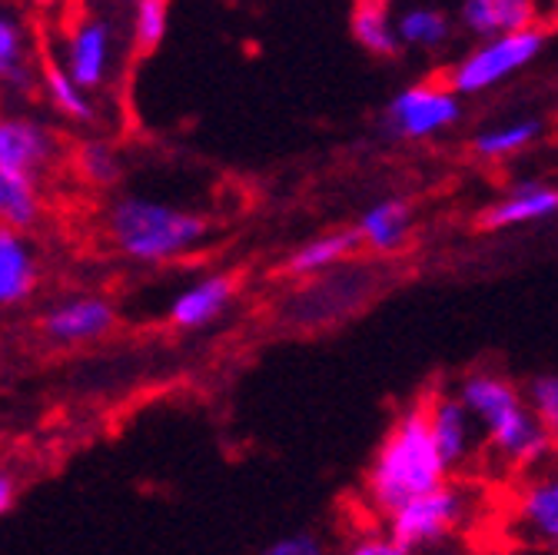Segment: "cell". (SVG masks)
Instances as JSON below:
<instances>
[{"mask_svg": "<svg viewBox=\"0 0 558 555\" xmlns=\"http://www.w3.org/2000/svg\"><path fill=\"white\" fill-rule=\"evenodd\" d=\"M436 446L452 475H482V433L452 383L436 386L423 396Z\"/></svg>", "mask_w": 558, "mask_h": 555, "instance_id": "30bf717a", "label": "cell"}, {"mask_svg": "<svg viewBox=\"0 0 558 555\" xmlns=\"http://www.w3.org/2000/svg\"><path fill=\"white\" fill-rule=\"evenodd\" d=\"M545 47V27L522 31V34H502V37H485L475 40L462 57H456L446 71V84L459 97H478L502 84H509L515 74L542 53Z\"/></svg>", "mask_w": 558, "mask_h": 555, "instance_id": "5b68a950", "label": "cell"}, {"mask_svg": "<svg viewBox=\"0 0 558 555\" xmlns=\"http://www.w3.org/2000/svg\"><path fill=\"white\" fill-rule=\"evenodd\" d=\"M488 512V490L478 475H449L436 490L396 509L383 526L418 555H442L462 545Z\"/></svg>", "mask_w": 558, "mask_h": 555, "instance_id": "277c9868", "label": "cell"}, {"mask_svg": "<svg viewBox=\"0 0 558 555\" xmlns=\"http://www.w3.org/2000/svg\"><path fill=\"white\" fill-rule=\"evenodd\" d=\"M44 214H47L44 186L0 170V227L31 233L44 224Z\"/></svg>", "mask_w": 558, "mask_h": 555, "instance_id": "7402d4cb", "label": "cell"}, {"mask_svg": "<svg viewBox=\"0 0 558 555\" xmlns=\"http://www.w3.org/2000/svg\"><path fill=\"white\" fill-rule=\"evenodd\" d=\"M502 522L506 539H519L545 552L558 548V456L509 482Z\"/></svg>", "mask_w": 558, "mask_h": 555, "instance_id": "8992f818", "label": "cell"}, {"mask_svg": "<svg viewBox=\"0 0 558 555\" xmlns=\"http://www.w3.org/2000/svg\"><path fill=\"white\" fill-rule=\"evenodd\" d=\"M17 503V479L0 469V516H8Z\"/></svg>", "mask_w": 558, "mask_h": 555, "instance_id": "f546056e", "label": "cell"}, {"mask_svg": "<svg viewBox=\"0 0 558 555\" xmlns=\"http://www.w3.org/2000/svg\"><path fill=\"white\" fill-rule=\"evenodd\" d=\"M396 37L399 47L436 53L452 40V21L433 4H405L396 11Z\"/></svg>", "mask_w": 558, "mask_h": 555, "instance_id": "ffe728a7", "label": "cell"}, {"mask_svg": "<svg viewBox=\"0 0 558 555\" xmlns=\"http://www.w3.org/2000/svg\"><path fill=\"white\" fill-rule=\"evenodd\" d=\"M70 167L74 173L94 186V190H113L123 177V160L117 154V147L110 141H100V136H87L74 150H70Z\"/></svg>", "mask_w": 558, "mask_h": 555, "instance_id": "cb8c5ba5", "label": "cell"}, {"mask_svg": "<svg viewBox=\"0 0 558 555\" xmlns=\"http://www.w3.org/2000/svg\"><path fill=\"white\" fill-rule=\"evenodd\" d=\"M449 475L452 472L436 446L426 402L418 396L415 402L396 412V420L373 449V459L360 485V512L363 519L383 522L415 496L442 485Z\"/></svg>", "mask_w": 558, "mask_h": 555, "instance_id": "7a4b0ae2", "label": "cell"}, {"mask_svg": "<svg viewBox=\"0 0 558 555\" xmlns=\"http://www.w3.org/2000/svg\"><path fill=\"white\" fill-rule=\"evenodd\" d=\"M551 555H558V548H555V552H551Z\"/></svg>", "mask_w": 558, "mask_h": 555, "instance_id": "d6a6232c", "label": "cell"}, {"mask_svg": "<svg viewBox=\"0 0 558 555\" xmlns=\"http://www.w3.org/2000/svg\"><path fill=\"white\" fill-rule=\"evenodd\" d=\"M525 399H529L532 412L538 415L542 430L548 433V439L558 453V370L532 376L525 386Z\"/></svg>", "mask_w": 558, "mask_h": 555, "instance_id": "4316f807", "label": "cell"}, {"mask_svg": "<svg viewBox=\"0 0 558 555\" xmlns=\"http://www.w3.org/2000/svg\"><path fill=\"white\" fill-rule=\"evenodd\" d=\"M40 91H44L47 107L57 117L77 123V126H94L97 123L100 110L94 104V94H87L74 77H70L60 67V60H47L40 67Z\"/></svg>", "mask_w": 558, "mask_h": 555, "instance_id": "d6986e66", "label": "cell"}, {"mask_svg": "<svg viewBox=\"0 0 558 555\" xmlns=\"http://www.w3.org/2000/svg\"><path fill=\"white\" fill-rule=\"evenodd\" d=\"M542 133V123L532 120V117H522V120H506V123H496V126H485L475 133L472 141V150L478 160H488V164H502V160H512L519 157L522 150H529Z\"/></svg>", "mask_w": 558, "mask_h": 555, "instance_id": "603a6c76", "label": "cell"}, {"mask_svg": "<svg viewBox=\"0 0 558 555\" xmlns=\"http://www.w3.org/2000/svg\"><path fill=\"white\" fill-rule=\"evenodd\" d=\"M356 253H360L356 230H329L300 243L287 260V273L293 280H306V283L323 280V276L342 269L345 263H353Z\"/></svg>", "mask_w": 558, "mask_h": 555, "instance_id": "ac0fdd59", "label": "cell"}, {"mask_svg": "<svg viewBox=\"0 0 558 555\" xmlns=\"http://www.w3.org/2000/svg\"><path fill=\"white\" fill-rule=\"evenodd\" d=\"M120 323V313L113 300L100 293H74V297H60L44 306L37 316V329L50 346L60 350H77V346H90L107 339Z\"/></svg>", "mask_w": 558, "mask_h": 555, "instance_id": "8fae6325", "label": "cell"}, {"mask_svg": "<svg viewBox=\"0 0 558 555\" xmlns=\"http://www.w3.org/2000/svg\"><path fill=\"white\" fill-rule=\"evenodd\" d=\"M462 117V97L446 81H423L402 87L386 107V130L399 141L423 144L452 130Z\"/></svg>", "mask_w": 558, "mask_h": 555, "instance_id": "ba28073f", "label": "cell"}, {"mask_svg": "<svg viewBox=\"0 0 558 555\" xmlns=\"http://www.w3.org/2000/svg\"><path fill=\"white\" fill-rule=\"evenodd\" d=\"M482 433V475L515 482L555 459V446L532 412L525 389L499 370H469L452 383Z\"/></svg>", "mask_w": 558, "mask_h": 555, "instance_id": "6da1fadb", "label": "cell"}, {"mask_svg": "<svg viewBox=\"0 0 558 555\" xmlns=\"http://www.w3.org/2000/svg\"><path fill=\"white\" fill-rule=\"evenodd\" d=\"M459 24L475 40L538 31L548 24L545 8L538 0H462Z\"/></svg>", "mask_w": 558, "mask_h": 555, "instance_id": "5bb4252c", "label": "cell"}, {"mask_svg": "<svg viewBox=\"0 0 558 555\" xmlns=\"http://www.w3.org/2000/svg\"><path fill=\"white\" fill-rule=\"evenodd\" d=\"M236 280L230 273H206L196 276L186 287H180L167 306V323L180 333H199L220 323L233 300H236Z\"/></svg>", "mask_w": 558, "mask_h": 555, "instance_id": "7c38bea8", "label": "cell"}, {"mask_svg": "<svg viewBox=\"0 0 558 555\" xmlns=\"http://www.w3.org/2000/svg\"><path fill=\"white\" fill-rule=\"evenodd\" d=\"M40 290V253L31 233L0 227V313L31 303Z\"/></svg>", "mask_w": 558, "mask_h": 555, "instance_id": "9a60e30c", "label": "cell"}, {"mask_svg": "<svg viewBox=\"0 0 558 555\" xmlns=\"http://www.w3.org/2000/svg\"><path fill=\"white\" fill-rule=\"evenodd\" d=\"M263 555H326V545L313 532H287V535L272 539L263 548Z\"/></svg>", "mask_w": 558, "mask_h": 555, "instance_id": "83f0119b", "label": "cell"}, {"mask_svg": "<svg viewBox=\"0 0 558 555\" xmlns=\"http://www.w3.org/2000/svg\"><path fill=\"white\" fill-rule=\"evenodd\" d=\"M170 27V0H133L130 37L136 50H154L163 44Z\"/></svg>", "mask_w": 558, "mask_h": 555, "instance_id": "484cf974", "label": "cell"}, {"mask_svg": "<svg viewBox=\"0 0 558 555\" xmlns=\"http://www.w3.org/2000/svg\"><path fill=\"white\" fill-rule=\"evenodd\" d=\"M336 555H418V552L402 545L383 522L360 519L353 529L345 532V539L336 548Z\"/></svg>", "mask_w": 558, "mask_h": 555, "instance_id": "d4e9b609", "label": "cell"}, {"mask_svg": "<svg viewBox=\"0 0 558 555\" xmlns=\"http://www.w3.org/2000/svg\"><path fill=\"white\" fill-rule=\"evenodd\" d=\"M412 227H415L412 206L402 196H386L366 206L353 230H356L360 250L373 256H396L409 246Z\"/></svg>", "mask_w": 558, "mask_h": 555, "instance_id": "e0dca14e", "label": "cell"}, {"mask_svg": "<svg viewBox=\"0 0 558 555\" xmlns=\"http://www.w3.org/2000/svg\"><path fill=\"white\" fill-rule=\"evenodd\" d=\"M104 237L117 256L136 266H167L209 243V220L147 193H117L104 206Z\"/></svg>", "mask_w": 558, "mask_h": 555, "instance_id": "3957f363", "label": "cell"}, {"mask_svg": "<svg viewBox=\"0 0 558 555\" xmlns=\"http://www.w3.org/2000/svg\"><path fill=\"white\" fill-rule=\"evenodd\" d=\"M538 4L545 8V17H548V21L558 17V0H538Z\"/></svg>", "mask_w": 558, "mask_h": 555, "instance_id": "1f68e13d", "label": "cell"}, {"mask_svg": "<svg viewBox=\"0 0 558 555\" xmlns=\"http://www.w3.org/2000/svg\"><path fill=\"white\" fill-rule=\"evenodd\" d=\"M60 67L87 94L107 91L117 71V27L110 17L81 11L63 31Z\"/></svg>", "mask_w": 558, "mask_h": 555, "instance_id": "9c48e42d", "label": "cell"}, {"mask_svg": "<svg viewBox=\"0 0 558 555\" xmlns=\"http://www.w3.org/2000/svg\"><path fill=\"white\" fill-rule=\"evenodd\" d=\"M442 555H482V548H475V545H456V548H449Z\"/></svg>", "mask_w": 558, "mask_h": 555, "instance_id": "4dcf8cb0", "label": "cell"}, {"mask_svg": "<svg viewBox=\"0 0 558 555\" xmlns=\"http://www.w3.org/2000/svg\"><path fill=\"white\" fill-rule=\"evenodd\" d=\"M551 217H558V186L542 180H522L485 206L478 214V227L485 233H506V230L545 224Z\"/></svg>", "mask_w": 558, "mask_h": 555, "instance_id": "4fadbf2b", "label": "cell"}, {"mask_svg": "<svg viewBox=\"0 0 558 555\" xmlns=\"http://www.w3.org/2000/svg\"><path fill=\"white\" fill-rule=\"evenodd\" d=\"M482 555H551V552H545V548H538V545H529V542H519V539L499 535L493 545H485V548H482Z\"/></svg>", "mask_w": 558, "mask_h": 555, "instance_id": "f1b7e54d", "label": "cell"}, {"mask_svg": "<svg viewBox=\"0 0 558 555\" xmlns=\"http://www.w3.org/2000/svg\"><path fill=\"white\" fill-rule=\"evenodd\" d=\"M63 160V136L44 117L0 107V170L44 186Z\"/></svg>", "mask_w": 558, "mask_h": 555, "instance_id": "52a82bcc", "label": "cell"}, {"mask_svg": "<svg viewBox=\"0 0 558 555\" xmlns=\"http://www.w3.org/2000/svg\"><path fill=\"white\" fill-rule=\"evenodd\" d=\"M349 27H353V37L366 53H373V57H396L399 53L392 0H356Z\"/></svg>", "mask_w": 558, "mask_h": 555, "instance_id": "44dd1931", "label": "cell"}, {"mask_svg": "<svg viewBox=\"0 0 558 555\" xmlns=\"http://www.w3.org/2000/svg\"><path fill=\"white\" fill-rule=\"evenodd\" d=\"M40 87L31 31L11 11H0V97H31Z\"/></svg>", "mask_w": 558, "mask_h": 555, "instance_id": "2e32d148", "label": "cell"}]
</instances>
